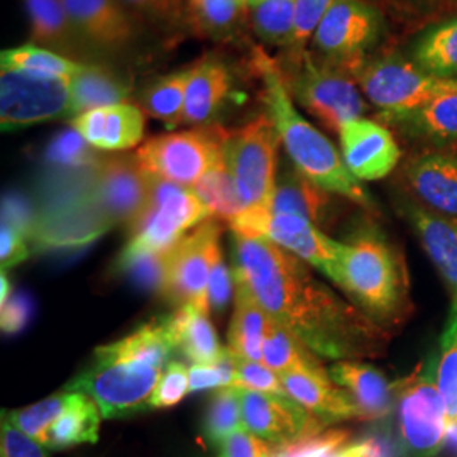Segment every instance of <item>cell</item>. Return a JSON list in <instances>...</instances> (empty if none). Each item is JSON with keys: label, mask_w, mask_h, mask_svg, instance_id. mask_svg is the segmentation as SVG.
Masks as SVG:
<instances>
[{"label": "cell", "mask_w": 457, "mask_h": 457, "mask_svg": "<svg viewBox=\"0 0 457 457\" xmlns=\"http://www.w3.org/2000/svg\"><path fill=\"white\" fill-rule=\"evenodd\" d=\"M311 264L266 237L234 234L236 285L253 295L278 324L319 358L361 361L388 347L386 328L378 326L312 273Z\"/></svg>", "instance_id": "obj_1"}, {"label": "cell", "mask_w": 457, "mask_h": 457, "mask_svg": "<svg viewBox=\"0 0 457 457\" xmlns=\"http://www.w3.org/2000/svg\"><path fill=\"white\" fill-rule=\"evenodd\" d=\"M175 351L168 315L153 319L129 336L97 347L90 366L65 388L87 393L104 419L129 417L149 409Z\"/></svg>", "instance_id": "obj_2"}, {"label": "cell", "mask_w": 457, "mask_h": 457, "mask_svg": "<svg viewBox=\"0 0 457 457\" xmlns=\"http://www.w3.org/2000/svg\"><path fill=\"white\" fill-rule=\"evenodd\" d=\"M253 66L262 79L266 114L273 120L295 168L328 194L344 196L366 211H375L373 198L347 170L337 147L295 109L277 62L256 49Z\"/></svg>", "instance_id": "obj_3"}, {"label": "cell", "mask_w": 457, "mask_h": 457, "mask_svg": "<svg viewBox=\"0 0 457 457\" xmlns=\"http://www.w3.org/2000/svg\"><path fill=\"white\" fill-rule=\"evenodd\" d=\"M378 326H396L409 309L405 262L375 224H361L344 243L339 285Z\"/></svg>", "instance_id": "obj_4"}, {"label": "cell", "mask_w": 457, "mask_h": 457, "mask_svg": "<svg viewBox=\"0 0 457 457\" xmlns=\"http://www.w3.org/2000/svg\"><path fill=\"white\" fill-rule=\"evenodd\" d=\"M279 68L290 96L327 129L339 132L345 122L366 112L351 77L337 66L315 60L309 51H290Z\"/></svg>", "instance_id": "obj_5"}, {"label": "cell", "mask_w": 457, "mask_h": 457, "mask_svg": "<svg viewBox=\"0 0 457 457\" xmlns=\"http://www.w3.org/2000/svg\"><path fill=\"white\" fill-rule=\"evenodd\" d=\"M228 131L219 126H198L149 139L136 151V158L151 177L194 188L228 160Z\"/></svg>", "instance_id": "obj_6"}, {"label": "cell", "mask_w": 457, "mask_h": 457, "mask_svg": "<svg viewBox=\"0 0 457 457\" xmlns=\"http://www.w3.org/2000/svg\"><path fill=\"white\" fill-rule=\"evenodd\" d=\"M151 179L147 205L129 224V241L120 254H166L187 232L211 217L192 188Z\"/></svg>", "instance_id": "obj_7"}, {"label": "cell", "mask_w": 457, "mask_h": 457, "mask_svg": "<svg viewBox=\"0 0 457 457\" xmlns=\"http://www.w3.org/2000/svg\"><path fill=\"white\" fill-rule=\"evenodd\" d=\"M228 228L237 236L270 239L339 285L344 243L328 237L311 220L273 213L271 209H245L228 222Z\"/></svg>", "instance_id": "obj_8"}, {"label": "cell", "mask_w": 457, "mask_h": 457, "mask_svg": "<svg viewBox=\"0 0 457 457\" xmlns=\"http://www.w3.org/2000/svg\"><path fill=\"white\" fill-rule=\"evenodd\" d=\"M356 77L362 94L390 122L419 111L432 98L457 88V80L434 77L400 56L364 62Z\"/></svg>", "instance_id": "obj_9"}, {"label": "cell", "mask_w": 457, "mask_h": 457, "mask_svg": "<svg viewBox=\"0 0 457 457\" xmlns=\"http://www.w3.org/2000/svg\"><path fill=\"white\" fill-rule=\"evenodd\" d=\"M220 236V220L209 217L164 254L162 296L177 307L194 305L211 313L209 283L215 264L222 258Z\"/></svg>", "instance_id": "obj_10"}, {"label": "cell", "mask_w": 457, "mask_h": 457, "mask_svg": "<svg viewBox=\"0 0 457 457\" xmlns=\"http://www.w3.org/2000/svg\"><path fill=\"white\" fill-rule=\"evenodd\" d=\"M279 136L270 115L228 131L226 158L245 209H271L277 187Z\"/></svg>", "instance_id": "obj_11"}, {"label": "cell", "mask_w": 457, "mask_h": 457, "mask_svg": "<svg viewBox=\"0 0 457 457\" xmlns=\"http://www.w3.org/2000/svg\"><path fill=\"white\" fill-rule=\"evenodd\" d=\"M437 361L398 383L396 410L400 441L410 457H436L447 434V413L437 379Z\"/></svg>", "instance_id": "obj_12"}, {"label": "cell", "mask_w": 457, "mask_h": 457, "mask_svg": "<svg viewBox=\"0 0 457 457\" xmlns=\"http://www.w3.org/2000/svg\"><path fill=\"white\" fill-rule=\"evenodd\" d=\"M379 16L361 0H337L313 34V46L326 56L327 63L358 73L364 53L379 33Z\"/></svg>", "instance_id": "obj_13"}, {"label": "cell", "mask_w": 457, "mask_h": 457, "mask_svg": "<svg viewBox=\"0 0 457 457\" xmlns=\"http://www.w3.org/2000/svg\"><path fill=\"white\" fill-rule=\"evenodd\" d=\"M151 180L136 154L105 158L90 171L88 194L109 228L132 224L147 205Z\"/></svg>", "instance_id": "obj_14"}, {"label": "cell", "mask_w": 457, "mask_h": 457, "mask_svg": "<svg viewBox=\"0 0 457 457\" xmlns=\"http://www.w3.org/2000/svg\"><path fill=\"white\" fill-rule=\"evenodd\" d=\"M70 115V83L2 70L0 124L14 131Z\"/></svg>", "instance_id": "obj_15"}, {"label": "cell", "mask_w": 457, "mask_h": 457, "mask_svg": "<svg viewBox=\"0 0 457 457\" xmlns=\"http://www.w3.org/2000/svg\"><path fill=\"white\" fill-rule=\"evenodd\" d=\"M245 430L273 445H285L324 432L326 424L290 395L241 390Z\"/></svg>", "instance_id": "obj_16"}, {"label": "cell", "mask_w": 457, "mask_h": 457, "mask_svg": "<svg viewBox=\"0 0 457 457\" xmlns=\"http://www.w3.org/2000/svg\"><path fill=\"white\" fill-rule=\"evenodd\" d=\"M347 170L360 181L381 180L400 162L402 151L392 132L370 119H354L339 129Z\"/></svg>", "instance_id": "obj_17"}, {"label": "cell", "mask_w": 457, "mask_h": 457, "mask_svg": "<svg viewBox=\"0 0 457 457\" xmlns=\"http://www.w3.org/2000/svg\"><path fill=\"white\" fill-rule=\"evenodd\" d=\"M71 128L96 149L128 151L145 137V115L139 107L122 102L73 117Z\"/></svg>", "instance_id": "obj_18"}, {"label": "cell", "mask_w": 457, "mask_h": 457, "mask_svg": "<svg viewBox=\"0 0 457 457\" xmlns=\"http://www.w3.org/2000/svg\"><path fill=\"white\" fill-rule=\"evenodd\" d=\"M68 17L92 46L120 49L134 39V24L119 0H63Z\"/></svg>", "instance_id": "obj_19"}, {"label": "cell", "mask_w": 457, "mask_h": 457, "mask_svg": "<svg viewBox=\"0 0 457 457\" xmlns=\"http://www.w3.org/2000/svg\"><path fill=\"white\" fill-rule=\"evenodd\" d=\"M330 379L354 400L361 420H381L396 403L398 383L383 371L361 361H336L328 370Z\"/></svg>", "instance_id": "obj_20"}, {"label": "cell", "mask_w": 457, "mask_h": 457, "mask_svg": "<svg viewBox=\"0 0 457 457\" xmlns=\"http://www.w3.org/2000/svg\"><path fill=\"white\" fill-rule=\"evenodd\" d=\"M279 376L285 390L295 402L309 410L324 424L360 419L354 400L330 379L328 370L324 373L288 371Z\"/></svg>", "instance_id": "obj_21"}, {"label": "cell", "mask_w": 457, "mask_h": 457, "mask_svg": "<svg viewBox=\"0 0 457 457\" xmlns=\"http://www.w3.org/2000/svg\"><path fill=\"white\" fill-rule=\"evenodd\" d=\"M413 194L432 212L457 219V158L444 153H425L407 166Z\"/></svg>", "instance_id": "obj_22"}, {"label": "cell", "mask_w": 457, "mask_h": 457, "mask_svg": "<svg viewBox=\"0 0 457 457\" xmlns=\"http://www.w3.org/2000/svg\"><path fill=\"white\" fill-rule=\"evenodd\" d=\"M403 212L457 300V219L410 202L403 205Z\"/></svg>", "instance_id": "obj_23"}, {"label": "cell", "mask_w": 457, "mask_h": 457, "mask_svg": "<svg viewBox=\"0 0 457 457\" xmlns=\"http://www.w3.org/2000/svg\"><path fill=\"white\" fill-rule=\"evenodd\" d=\"M168 320L177 351L194 364H213L228 356V349L220 345L207 312L194 305H183L168 315Z\"/></svg>", "instance_id": "obj_24"}, {"label": "cell", "mask_w": 457, "mask_h": 457, "mask_svg": "<svg viewBox=\"0 0 457 457\" xmlns=\"http://www.w3.org/2000/svg\"><path fill=\"white\" fill-rule=\"evenodd\" d=\"M232 90L228 68L217 62H205L190 68L185 97V122L202 126L212 120Z\"/></svg>", "instance_id": "obj_25"}, {"label": "cell", "mask_w": 457, "mask_h": 457, "mask_svg": "<svg viewBox=\"0 0 457 457\" xmlns=\"http://www.w3.org/2000/svg\"><path fill=\"white\" fill-rule=\"evenodd\" d=\"M275 319L245 288L236 285V309L228 327V349L234 358L262 362V344Z\"/></svg>", "instance_id": "obj_26"}, {"label": "cell", "mask_w": 457, "mask_h": 457, "mask_svg": "<svg viewBox=\"0 0 457 457\" xmlns=\"http://www.w3.org/2000/svg\"><path fill=\"white\" fill-rule=\"evenodd\" d=\"M332 194L309 180L296 168H288L278 177L271 200V212L298 215L315 226L326 224L332 205Z\"/></svg>", "instance_id": "obj_27"}, {"label": "cell", "mask_w": 457, "mask_h": 457, "mask_svg": "<svg viewBox=\"0 0 457 457\" xmlns=\"http://www.w3.org/2000/svg\"><path fill=\"white\" fill-rule=\"evenodd\" d=\"M70 115L126 102L131 87L115 71L100 65H82L70 80Z\"/></svg>", "instance_id": "obj_28"}, {"label": "cell", "mask_w": 457, "mask_h": 457, "mask_svg": "<svg viewBox=\"0 0 457 457\" xmlns=\"http://www.w3.org/2000/svg\"><path fill=\"white\" fill-rule=\"evenodd\" d=\"M70 400L63 413L49 427L45 447L62 451L79 444H94L98 441L102 424V411L97 403L83 392L70 390Z\"/></svg>", "instance_id": "obj_29"}, {"label": "cell", "mask_w": 457, "mask_h": 457, "mask_svg": "<svg viewBox=\"0 0 457 457\" xmlns=\"http://www.w3.org/2000/svg\"><path fill=\"white\" fill-rule=\"evenodd\" d=\"M405 128L410 136L434 146H447L457 141V88L432 98L424 107L392 120Z\"/></svg>", "instance_id": "obj_30"}, {"label": "cell", "mask_w": 457, "mask_h": 457, "mask_svg": "<svg viewBox=\"0 0 457 457\" xmlns=\"http://www.w3.org/2000/svg\"><path fill=\"white\" fill-rule=\"evenodd\" d=\"M411 62L434 77L457 80V17L427 29L411 49Z\"/></svg>", "instance_id": "obj_31"}, {"label": "cell", "mask_w": 457, "mask_h": 457, "mask_svg": "<svg viewBox=\"0 0 457 457\" xmlns=\"http://www.w3.org/2000/svg\"><path fill=\"white\" fill-rule=\"evenodd\" d=\"M249 17L245 0H185V19L200 36L226 37Z\"/></svg>", "instance_id": "obj_32"}, {"label": "cell", "mask_w": 457, "mask_h": 457, "mask_svg": "<svg viewBox=\"0 0 457 457\" xmlns=\"http://www.w3.org/2000/svg\"><path fill=\"white\" fill-rule=\"evenodd\" d=\"M262 364L279 375L288 371H327L319 356L277 320L262 344Z\"/></svg>", "instance_id": "obj_33"}, {"label": "cell", "mask_w": 457, "mask_h": 457, "mask_svg": "<svg viewBox=\"0 0 457 457\" xmlns=\"http://www.w3.org/2000/svg\"><path fill=\"white\" fill-rule=\"evenodd\" d=\"M34 45L41 48H73L75 31L63 0H26Z\"/></svg>", "instance_id": "obj_34"}, {"label": "cell", "mask_w": 457, "mask_h": 457, "mask_svg": "<svg viewBox=\"0 0 457 457\" xmlns=\"http://www.w3.org/2000/svg\"><path fill=\"white\" fill-rule=\"evenodd\" d=\"M2 70L29 73L43 79H56L70 82L82 63H77L63 54L54 53L53 49L41 48L37 45H24L17 48L2 51Z\"/></svg>", "instance_id": "obj_35"}, {"label": "cell", "mask_w": 457, "mask_h": 457, "mask_svg": "<svg viewBox=\"0 0 457 457\" xmlns=\"http://www.w3.org/2000/svg\"><path fill=\"white\" fill-rule=\"evenodd\" d=\"M190 79V70L166 75L151 83L141 97L146 114L162 120L166 128H177L185 122V97Z\"/></svg>", "instance_id": "obj_36"}, {"label": "cell", "mask_w": 457, "mask_h": 457, "mask_svg": "<svg viewBox=\"0 0 457 457\" xmlns=\"http://www.w3.org/2000/svg\"><path fill=\"white\" fill-rule=\"evenodd\" d=\"M192 190L205 204L211 217L220 222H232L245 209V202L230 175L228 160L209 171Z\"/></svg>", "instance_id": "obj_37"}, {"label": "cell", "mask_w": 457, "mask_h": 457, "mask_svg": "<svg viewBox=\"0 0 457 457\" xmlns=\"http://www.w3.org/2000/svg\"><path fill=\"white\" fill-rule=\"evenodd\" d=\"M296 0H256L249 5V21L264 43L290 46Z\"/></svg>", "instance_id": "obj_38"}, {"label": "cell", "mask_w": 457, "mask_h": 457, "mask_svg": "<svg viewBox=\"0 0 457 457\" xmlns=\"http://www.w3.org/2000/svg\"><path fill=\"white\" fill-rule=\"evenodd\" d=\"M245 428L243 420L241 388L224 386L217 388L209 402L204 419V436L212 445H217L237 430Z\"/></svg>", "instance_id": "obj_39"}, {"label": "cell", "mask_w": 457, "mask_h": 457, "mask_svg": "<svg viewBox=\"0 0 457 457\" xmlns=\"http://www.w3.org/2000/svg\"><path fill=\"white\" fill-rule=\"evenodd\" d=\"M436 379L445 405L447 425H457V300H453V311L442 332Z\"/></svg>", "instance_id": "obj_40"}, {"label": "cell", "mask_w": 457, "mask_h": 457, "mask_svg": "<svg viewBox=\"0 0 457 457\" xmlns=\"http://www.w3.org/2000/svg\"><path fill=\"white\" fill-rule=\"evenodd\" d=\"M70 395L71 392L68 388H63L62 392L54 393L49 398H45L31 407L16 410V411H5V413L19 430H22L29 437H33L34 441L45 445L49 427L54 424L56 419L63 413V410L68 405Z\"/></svg>", "instance_id": "obj_41"}, {"label": "cell", "mask_w": 457, "mask_h": 457, "mask_svg": "<svg viewBox=\"0 0 457 457\" xmlns=\"http://www.w3.org/2000/svg\"><path fill=\"white\" fill-rule=\"evenodd\" d=\"M98 162L92 146L73 128L60 132L46 149V163L60 170L85 171L94 168Z\"/></svg>", "instance_id": "obj_42"}, {"label": "cell", "mask_w": 457, "mask_h": 457, "mask_svg": "<svg viewBox=\"0 0 457 457\" xmlns=\"http://www.w3.org/2000/svg\"><path fill=\"white\" fill-rule=\"evenodd\" d=\"M234 358V356H232ZM232 386L249 392L270 393V395H288L281 376L262 362L234 358V381Z\"/></svg>", "instance_id": "obj_43"}, {"label": "cell", "mask_w": 457, "mask_h": 457, "mask_svg": "<svg viewBox=\"0 0 457 457\" xmlns=\"http://www.w3.org/2000/svg\"><path fill=\"white\" fill-rule=\"evenodd\" d=\"M119 268L139 287L162 295L164 254H120Z\"/></svg>", "instance_id": "obj_44"}, {"label": "cell", "mask_w": 457, "mask_h": 457, "mask_svg": "<svg viewBox=\"0 0 457 457\" xmlns=\"http://www.w3.org/2000/svg\"><path fill=\"white\" fill-rule=\"evenodd\" d=\"M345 430H327L285 445H275L273 457H327L345 445Z\"/></svg>", "instance_id": "obj_45"}, {"label": "cell", "mask_w": 457, "mask_h": 457, "mask_svg": "<svg viewBox=\"0 0 457 457\" xmlns=\"http://www.w3.org/2000/svg\"><path fill=\"white\" fill-rule=\"evenodd\" d=\"M190 393V375L183 362L170 361L164 375L151 396L149 409H170L179 405Z\"/></svg>", "instance_id": "obj_46"}, {"label": "cell", "mask_w": 457, "mask_h": 457, "mask_svg": "<svg viewBox=\"0 0 457 457\" xmlns=\"http://www.w3.org/2000/svg\"><path fill=\"white\" fill-rule=\"evenodd\" d=\"M337 0H296L295 11L294 36L290 51H302L305 43L313 37L328 9Z\"/></svg>", "instance_id": "obj_47"}, {"label": "cell", "mask_w": 457, "mask_h": 457, "mask_svg": "<svg viewBox=\"0 0 457 457\" xmlns=\"http://www.w3.org/2000/svg\"><path fill=\"white\" fill-rule=\"evenodd\" d=\"M0 457H48L46 447L11 422L5 410L0 425Z\"/></svg>", "instance_id": "obj_48"}, {"label": "cell", "mask_w": 457, "mask_h": 457, "mask_svg": "<svg viewBox=\"0 0 457 457\" xmlns=\"http://www.w3.org/2000/svg\"><path fill=\"white\" fill-rule=\"evenodd\" d=\"M190 375V393L217 390L224 386H232L234 381V358L228 356L213 364H194L188 370Z\"/></svg>", "instance_id": "obj_49"}, {"label": "cell", "mask_w": 457, "mask_h": 457, "mask_svg": "<svg viewBox=\"0 0 457 457\" xmlns=\"http://www.w3.org/2000/svg\"><path fill=\"white\" fill-rule=\"evenodd\" d=\"M217 457H273L275 445L249 430H237L217 444Z\"/></svg>", "instance_id": "obj_50"}, {"label": "cell", "mask_w": 457, "mask_h": 457, "mask_svg": "<svg viewBox=\"0 0 457 457\" xmlns=\"http://www.w3.org/2000/svg\"><path fill=\"white\" fill-rule=\"evenodd\" d=\"M31 254L28 237L17 228L2 224L0 230V262L2 270L12 268L19 262H26Z\"/></svg>", "instance_id": "obj_51"}, {"label": "cell", "mask_w": 457, "mask_h": 457, "mask_svg": "<svg viewBox=\"0 0 457 457\" xmlns=\"http://www.w3.org/2000/svg\"><path fill=\"white\" fill-rule=\"evenodd\" d=\"M33 315V302L26 294L11 295V298L2 305L0 326L5 334H16L28 326Z\"/></svg>", "instance_id": "obj_52"}, {"label": "cell", "mask_w": 457, "mask_h": 457, "mask_svg": "<svg viewBox=\"0 0 457 457\" xmlns=\"http://www.w3.org/2000/svg\"><path fill=\"white\" fill-rule=\"evenodd\" d=\"M132 11L153 21L175 22L185 17V0H122Z\"/></svg>", "instance_id": "obj_53"}, {"label": "cell", "mask_w": 457, "mask_h": 457, "mask_svg": "<svg viewBox=\"0 0 457 457\" xmlns=\"http://www.w3.org/2000/svg\"><path fill=\"white\" fill-rule=\"evenodd\" d=\"M234 273L228 268V264L220 258L213 268L211 283H209V305L211 311L222 312L228 307L232 287H234Z\"/></svg>", "instance_id": "obj_54"}, {"label": "cell", "mask_w": 457, "mask_h": 457, "mask_svg": "<svg viewBox=\"0 0 457 457\" xmlns=\"http://www.w3.org/2000/svg\"><path fill=\"white\" fill-rule=\"evenodd\" d=\"M11 298V281L5 275V270H2L0 277V305H4Z\"/></svg>", "instance_id": "obj_55"}, {"label": "cell", "mask_w": 457, "mask_h": 457, "mask_svg": "<svg viewBox=\"0 0 457 457\" xmlns=\"http://www.w3.org/2000/svg\"><path fill=\"white\" fill-rule=\"evenodd\" d=\"M245 2H247V5H251V4H253V2H256V0H245Z\"/></svg>", "instance_id": "obj_56"}]
</instances>
